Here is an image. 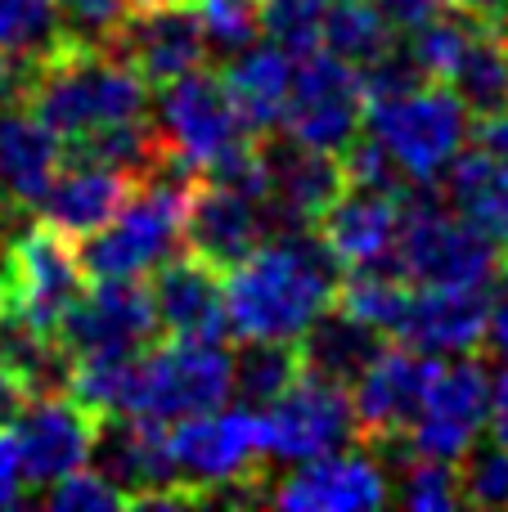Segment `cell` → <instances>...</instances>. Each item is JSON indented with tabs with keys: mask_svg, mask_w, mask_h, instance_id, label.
Listing matches in <instances>:
<instances>
[{
	"mask_svg": "<svg viewBox=\"0 0 508 512\" xmlns=\"http://www.w3.org/2000/svg\"><path fill=\"white\" fill-rule=\"evenodd\" d=\"M342 265L315 230H275L225 270V315L234 337L297 342L338 297Z\"/></svg>",
	"mask_w": 508,
	"mask_h": 512,
	"instance_id": "cell-1",
	"label": "cell"
},
{
	"mask_svg": "<svg viewBox=\"0 0 508 512\" xmlns=\"http://www.w3.org/2000/svg\"><path fill=\"white\" fill-rule=\"evenodd\" d=\"M27 108L63 140H81L149 117V81L113 45H54L41 59Z\"/></svg>",
	"mask_w": 508,
	"mask_h": 512,
	"instance_id": "cell-2",
	"label": "cell"
},
{
	"mask_svg": "<svg viewBox=\"0 0 508 512\" xmlns=\"http://www.w3.org/2000/svg\"><path fill=\"white\" fill-rule=\"evenodd\" d=\"M167 450L176 477L203 504H266L270 486H261L266 436L252 405L207 409L167 423Z\"/></svg>",
	"mask_w": 508,
	"mask_h": 512,
	"instance_id": "cell-3",
	"label": "cell"
},
{
	"mask_svg": "<svg viewBox=\"0 0 508 512\" xmlns=\"http://www.w3.org/2000/svg\"><path fill=\"white\" fill-rule=\"evenodd\" d=\"M194 185L185 167L162 162L153 176L131 189L113 221L86 234L77 261L86 279H144L158 261L180 252V221H185V194Z\"/></svg>",
	"mask_w": 508,
	"mask_h": 512,
	"instance_id": "cell-4",
	"label": "cell"
},
{
	"mask_svg": "<svg viewBox=\"0 0 508 512\" xmlns=\"http://www.w3.org/2000/svg\"><path fill=\"white\" fill-rule=\"evenodd\" d=\"M365 135L396 162L410 185H437L473 140V113L441 81H414L365 104Z\"/></svg>",
	"mask_w": 508,
	"mask_h": 512,
	"instance_id": "cell-5",
	"label": "cell"
},
{
	"mask_svg": "<svg viewBox=\"0 0 508 512\" xmlns=\"http://www.w3.org/2000/svg\"><path fill=\"white\" fill-rule=\"evenodd\" d=\"M396 265L414 288H491L504 274V248L446 207L432 185H410L396 234Z\"/></svg>",
	"mask_w": 508,
	"mask_h": 512,
	"instance_id": "cell-6",
	"label": "cell"
},
{
	"mask_svg": "<svg viewBox=\"0 0 508 512\" xmlns=\"http://www.w3.org/2000/svg\"><path fill=\"white\" fill-rule=\"evenodd\" d=\"M234 396V369L225 342H189V337H162L149 342L135 360L126 414L176 423L189 414L221 409Z\"/></svg>",
	"mask_w": 508,
	"mask_h": 512,
	"instance_id": "cell-7",
	"label": "cell"
},
{
	"mask_svg": "<svg viewBox=\"0 0 508 512\" xmlns=\"http://www.w3.org/2000/svg\"><path fill=\"white\" fill-rule=\"evenodd\" d=\"M86 270L77 261V243L68 234L50 230L45 221L14 225L0 252V288H5L9 319L54 333L77 297L86 292Z\"/></svg>",
	"mask_w": 508,
	"mask_h": 512,
	"instance_id": "cell-8",
	"label": "cell"
},
{
	"mask_svg": "<svg viewBox=\"0 0 508 512\" xmlns=\"http://www.w3.org/2000/svg\"><path fill=\"white\" fill-rule=\"evenodd\" d=\"M153 131L162 140V153L176 167H185L189 176H203L216 158H225L243 140H252L243 131L239 113H234L230 95H225L221 72H212L207 63L158 86Z\"/></svg>",
	"mask_w": 508,
	"mask_h": 512,
	"instance_id": "cell-9",
	"label": "cell"
},
{
	"mask_svg": "<svg viewBox=\"0 0 508 512\" xmlns=\"http://www.w3.org/2000/svg\"><path fill=\"white\" fill-rule=\"evenodd\" d=\"M486 409H491V369H482L477 355H450L432 369V382L423 391L419 418L410 432L387 450L396 459H432L455 468L486 432Z\"/></svg>",
	"mask_w": 508,
	"mask_h": 512,
	"instance_id": "cell-10",
	"label": "cell"
},
{
	"mask_svg": "<svg viewBox=\"0 0 508 512\" xmlns=\"http://www.w3.org/2000/svg\"><path fill=\"white\" fill-rule=\"evenodd\" d=\"M360 131H365L360 72L329 50L293 59L279 135H288L297 144H311V149H324V153H342Z\"/></svg>",
	"mask_w": 508,
	"mask_h": 512,
	"instance_id": "cell-11",
	"label": "cell"
},
{
	"mask_svg": "<svg viewBox=\"0 0 508 512\" xmlns=\"http://www.w3.org/2000/svg\"><path fill=\"white\" fill-rule=\"evenodd\" d=\"M261 414V436H266V463H306L333 450H351L356 436V414H351L347 387L315 373H297L288 391H279Z\"/></svg>",
	"mask_w": 508,
	"mask_h": 512,
	"instance_id": "cell-12",
	"label": "cell"
},
{
	"mask_svg": "<svg viewBox=\"0 0 508 512\" xmlns=\"http://www.w3.org/2000/svg\"><path fill=\"white\" fill-rule=\"evenodd\" d=\"M90 463L126 495V508H194L203 499L180 486L167 427L140 414H108L95 427Z\"/></svg>",
	"mask_w": 508,
	"mask_h": 512,
	"instance_id": "cell-13",
	"label": "cell"
},
{
	"mask_svg": "<svg viewBox=\"0 0 508 512\" xmlns=\"http://www.w3.org/2000/svg\"><path fill=\"white\" fill-rule=\"evenodd\" d=\"M432 369L437 360L405 342H392L387 337L383 346L374 351V360L351 378L347 387V400H351V414H356V436L365 445H396L410 423L419 418V405H423V391L432 382Z\"/></svg>",
	"mask_w": 508,
	"mask_h": 512,
	"instance_id": "cell-14",
	"label": "cell"
},
{
	"mask_svg": "<svg viewBox=\"0 0 508 512\" xmlns=\"http://www.w3.org/2000/svg\"><path fill=\"white\" fill-rule=\"evenodd\" d=\"M68 360L81 355H140L149 342H158L149 288L140 279H90L77 306L54 328Z\"/></svg>",
	"mask_w": 508,
	"mask_h": 512,
	"instance_id": "cell-15",
	"label": "cell"
},
{
	"mask_svg": "<svg viewBox=\"0 0 508 512\" xmlns=\"http://www.w3.org/2000/svg\"><path fill=\"white\" fill-rule=\"evenodd\" d=\"M95 427L99 418L86 405L68 396V391H41L27 396V405L14 414L9 436L18 450V468L32 490H45L50 481L68 477L72 468L90 463L95 450Z\"/></svg>",
	"mask_w": 508,
	"mask_h": 512,
	"instance_id": "cell-16",
	"label": "cell"
},
{
	"mask_svg": "<svg viewBox=\"0 0 508 512\" xmlns=\"http://www.w3.org/2000/svg\"><path fill=\"white\" fill-rule=\"evenodd\" d=\"M270 234H275V221H270L261 198L243 194L225 180L194 176L185 194V221H180V248L185 252L203 256L207 265L225 274Z\"/></svg>",
	"mask_w": 508,
	"mask_h": 512,
	"instance_id": "cell-17",
	"label": "cell"
},
{
	"mask_svg": "<svg viewBox=\"0 0 508 512\" xmlns=\"http://www.w3.org/2000/svg\"><path fill=\"white\" fill-rule=\"evenodd\" d=\"M162 337H189V342H225L230 315H225V274L194 252H171L144 274Z\"/></svg>",
	"mask_w": 508,
	"mask_h": 512,
	"instance_id": "cell-18",
	"label": "cell"
},
{
	"mask_svg": "<svg viewBox=\"0 0 508 512\" xmlns=\"http://www.w3.org/2000/svg\"><path fill=\"white\" fill-rule=\"evenodd\" d=\"M261 158H266V212L275 230H315L324 207L347 185L342 153L311 149L288 135L261 140Z\"/></svg>",
	"mask_w": 508,
	"mask_h": 512,
	"instance_id": "cell-19",
	"label": "cell"
},
{
	"mask_svg": "<svg viewBox=\"0 0 508 512\" xmlns=\"http://www.w3.org/2000/svg\"><path fill=\"white\" fill-rule=\"evenodd\" d=\"M266 504L293 512H356L392 504V472L369 454L333 450L320 459L293 463L284 481H275Z\"/></svg>",
	"mask_w": 508,
	"mask_h": 512,
	"instance_id": "cell-20",
	"label": "cell"
},
{
	"mask_svg": "<svg viewBox=\"0 0 508 512\" xmlns=\"http://www.w3.org/2000/svg\"><path fill=\"white\" fill-rule=\"evenodd\" d=\"M113 50L149 86H162V81L207 63V41L198 32L189 0H180V5H131V14L122 18L113 36Z\"/></svg>",
	"mask_w": 508,
	"mask_h": 512,
	"instance_id": "cell-21",
	"label": "cell"
},
{
	"mask_svg": "<svg viewBox=\"0 0 508 512\" xmlns=\"http://www.w3.org/2000/svg\"><path fill=\"white\" fill-rule=\"evenodd\" d=\"M410 189H374V185H342V194L324 207L315 234L338 256L342 270L351 265L396 261V234H401V207Z\"/></svg>",
	"mask_w": 508,
	"mask_h": 512,
	"instance_id": "cell-22",
	"label": "cell"
},
{
	"mask_svg": "<svg viewBox=\"0 0 508 512\" xmlns=\"http://www.w3.org/2000/svg\"><path fill=\"white\" fill-rule=\"evenodd\" d=\"M491 288H414L392 342H405L432 360L482 351L486 315H491Z\"/></svg>",
	"mask_w": 508,
	"mask_h": 512,
	"instance_id": "cell-23",
	"label": "cell"
},
{
	"mask_svg": "<svg viewBox=\"0 0 508 512\" xmlns=\"http://www.w3.org/2000/svg\"><path fill=\"white\" fill-rule=\"evenodd\" d=\"M135 185H140V180L126 176V171H117V167H99V162H72L68 158L32 212H36V221H45L50 230H59V234H68L72 243H81L104 221H113L117 207L131 198Z\"/></svg>",
	"mask_w": 508,
	"mask_h": 512,
	"instance_id": "cell-24",
	"label": "cell"
},
{
	"mask_svg": "<svg viewBox=\"0 0 508 512\" xmlns=\"http://www.w3.org/2000/svg\"><path fill=\"white\" fill-rule=\"evenodd\" d=\"M63 162H68L63 140L32 108H5L0 113V203L9 212H32Z\"/></svg>",
	"mask_w": 508,
	"mask_h": 512,
	"instance_id": "cell-25",
	"label": "cell"
},
{
	"mask_svg": "<svg viewBox=\"0 0 508 512\" xmlns=\"http://www.w3.org/2000/svg\"><path fill=\"white\" fill-rule=\"evenodd\" d=\"M288 77H293V59L275 45H248V50L230 54L221 68L225 95H230L234 113H239L243 131L252 140H270L279 135L284 122V99H288Z\"/></svg>",
	"mask_w": 508,
	"mask_h": 512,
	"instance_id": "cell-26",
	"label": "cell"
},
{
	"mask_svg": "<svg viewBox=\"0 0 508 512\" xmlns=\"http://www.w3.org/2000/svg\"><path fill=\"white\" fill-rule=\"evenodd\" d=\"M441 198L508 252V162L486 149H464L441 171Z\"/></svg>",
	"mask_w": 508,
	"mask_h": 512,
	"instance_id": "cell-27",
	"label": "cell"
},
{
	"mask_svg": "<svg viewBox=\"0 0 508 512\" xmlns=\"http://www.w3.org/2000/svg\"><path fill=\"white\" fill-rule=\"evenodd\" d=\"M441 86H450L464 99L473 122L486 113H500L508 104V41L500 27L477 23L473 32H468V41L459 45L455 63H450L446 77H441Z\"/></svg>",
	"mask_w": 508,
	"mask_h": 512,
	"instance_id": "cell-28",
	"label": "cell"
},
{
	"mask_svg": "<svg viewBox=\"0 0 508 512\" xmlns=\"http://www.w3.org/2000/svg\"><path fill=\"white\" fill-rule=\"evenodd\" d=\"M387 337L374 333V328L356 324L351 315H342L338 306H329L302 337H297V351H302V369L315 373V378H329L338 387H351L360 369L374 360V351Z\"/></svg>",
	"mask_w": 508,
	"mask_h": 512,
	"instance_id": "cell-29",
	"label": "cell"
},
{
	"mask_svg": "<svg viewBox=\"0 0 508 512\" xmlns=\"http://www.w3.org/2000/svg\"><path fill=\"white\" fill-rule=\"evenodd\" d=\"M410 292H414V283L405 279L396 261L351 265V270H342V279H338L333 306H338L342 315H351L356 324L374 328V333L396 337L405 306H410Z\"/></svg>",
	"mask_w": 508,
	"mask_h": 512,
	"instance_id": "cell-30",
	"label": "cell"
},
{
	"mask_svg": "<svg viewBox=\"0 0 508 512\" xmlns=\"http://www.w3.org/2000/svg\"><path fill=\"white\" fill-rule=\"evenodd\" d=\"M230 369H234V400L266 409L302 373V351H297V342L239 337V351H230Z\"/></svg>",
	"mask_w": 508,
	"mask_h": 512,
	"instance_id": "cell-31",
	"label": "cell"
},
{
	"mask_svg": "<svg viewBox=\"0 0 508 512\" xmlns=\"http://www.w3.org/2000/svg\"><path fill=\"white\" fill-rule=\"evenodd\" d=\"M392 45H396V32L383 23L374 0H329V5H324L320 50L338 54L342 63L365 68L369 59H378V54L392 50Z\"/></svg>",
	"mask_w": 508,
	"mask_h": 512,
	"instance_id": "cell-32",
	"label": "cell"
},
{
	"mask_svg": "<svg viewBox=\"0 0 508 512\" xmlns=\"http://www.w3.org/2000/svg\"><path fill=\"white\" fill-rule=\"evenodd\" d=\"M324 5L329 0H257V27L288 59H306L320 50Z\"/></svg>",
	"mask_w": 508,
	"mask_h": 512,
	"instance_id": "cell-33",
	"label": "cell"
},
{
	"mask_svg": "<svg viewBox=\"0 0 508 512\" xmlns=\"http://www.w3.org/2000/svg\"><path fill=\"white\" fill-rule=\"evenodd\" d=\"M198 18V32L207 41V59H230V54L257 45V0H189Z\"/></svg>",
	"mask_w": 508,
	"mask_h": 512,
	"instance_id": "cell-34",
	"label": "cell"
},
{
	"mask_svg": "<svg viewBox=\"0 0 508 512\" xmlns=\"http://www.w3.org/2000/svg\"><path fill=\"white\" fill-rule=\"evenodd\" d=\"M59 45L54 0H0V50L45 59Z\"/></svg>",
	"mask_w": 508,
	"mask_h": 512,
	"instance_id": "cell-35",
	"label": "cell"
},
{
	"mask_svg": "<svg viewBox=\"0 0 508 512\" xmlns=\"http://www.w3.org/2000/svg\"><path fill=\"white\" fill-rule=\"evenodd\" d=\"M392 499L410 512L464 508L455 468H450V463H432V459H401V477H396V486H392Z\"/></svg>",
	"mask_w": 508,
	"mask_h": 512,
	"instance_id": "cell-36",
	"label": "cell"
},
{
	"mask_svg": "<svg viewBox=\"0 0 508 512\" xmlns=\"http://www.w3.org/2000/svg\"><path fill=\"white\" fill-rule=\"evenodd\" d=\"M131 0H54L59 45H113Z\"/></svg>",
	"mask_w": 508,
	"mask_h": 512,
	"instance_id": "cell-37",
	"label": "cell"
},
{
	"mask_svg": "<svg viewBox=\"0 0 508 512\" xmlns=\"http://www.w3.org/2000/svg\"><path fill=\"white\" fill-rule=\"evenodd\" d=\"M459 499L468 508H504L508 504V450L500 441L473 445L464 459L455 463Z\"/></svg>",
	"mask_w": 508,
	"mask_h": 512,
	"instance_id": "cell-38",
	"label": "cell"
},
{
	"mask_svg": "<svg viewBox=\"0 0 508 512\" xmlns=\"http://www.w3.org/2000/svg\"><path fill=\"white\" fill-rule=\"evenodd\" d=\"M41 504L50 512H108V508H126V495L95 463H81L68 477L50 481V486L41 490Z\"/></svg>",
	"mask_w": 508,
	"mask_h": 512,
	"instance_id": "cell-39",
	"label": "cell"
},
{
	"mask_svg": "<svg viewBox=\"0 0 508 512\" xmlns=\"http://www.w3.org/2000/svg\"><path fill=\"white\" fill-rule=\"evenodd\" d=\"M374 9L383 14V23L392 27L396 36L419 32L423 23H432L437 14H446L450 0H374Z\"/></svg>",
	"mask_w": 508,
	"mask_h": 512,
	"instance_id": "cell-40",
	"label": "cell"
},
{
	"mask_svg": "<svg viewBox=\"0 0 508 512\" xmlns=\"http://www.w3.org/2000/svg\"><path fill=\"white\" fill-rule=\"evenodd\" d=\"M27 499V481L23 468H18V450L9 427H0V508H18Z\"/></svg>",
	"mask_w": 508,
	"mask_h": 512,
	"instance_id": "cell-41",
	"label": "cell"
},
{
	"mask_svg": "<svg viewBox=\"0 0 508 512\" xmlns=\"http://www.w3.org/2000/svg\"><path fill=\"white\" fill-rule=\"evenodd\" d=\"M468 144H477V149H486V153H495L500 162H508V104L500 108V113L477 117V122H473V140H468Z\"/></svg>",
	"mask_w": 508,
	"mask_h": 512,
	"instance_id": "cell-42",
	"label": "cell"
},
{
	"mask_svg": "<svg viewBox=\"0 0 508 512\" xmlns=\"http://www.w3.org/2000/svg\"><path fill=\"white\" fill-rule=\"evenodd\" d=\"M486 432L508 450V360H500V373L491 378V409H486Z\"/></svg>",
	"mask_w": 508,
	"mask_h": 512,
	"instance_id": "cell-43",
	"label": "cell"
},
{
	"mask_svg": "<svg viewBox=\"0 0 508 512\" xmlns=\"http://www.w3.org/2000/svg\"><path fill=\"white\" fill-rule=\"evenodd\" d=\"M482 351L491 355L495 364L508 360V292H504V297H491V315H486Z\"/></svg>",
	"mask_w": 508,
	"mask_h": 512,
	"instance_id": "cell-44",
	"label": "cell"
},
{
	"mask_svg": "<svg viewBox=\"0 0 508 512\" xmlns=\"http://www.w3.org/2000/svg\"><path fill=\"white\" fill-rule=\"evenodd\" d=\"M27 396H32V391H27L23 382H18V373L0 360V427L14 423V414L27 405Z\"/></svg>",
	"mask_w": 508,
	"mask_h": 512,
	"instance_id": "cell-45",
	"label": "cell"
},
{
	"mask_svg": "<svg viewBox=\"0 0 508 512\" xmlns=\"http://www.w3.org/2000/svg\"><path fill=\"white\" fill-rule=\"evenodd\" d=\"M450 5H455L459 14L477 18V23L500 27V32H508V0H450Z\"/></svg>",
	"mask_w": 508,
	"mask_h": 512,
	"instance_id": "cell-46",
	"label": "cell"
},
{
	"mask_svg": "<svg viewBox=\"0 0 508 512\" xmlns=\"http://www.w3.org/2000/svg\"><path fill=\"white\" fill-rule=\"evenodd\" d=\"M131 5H180V0H131Z\"/></svg>",
	"mask_w": 508,
	"mask_h": 512,
	"instance_id": "cell-47",
	"label": "cell"
},
{
	"mask_svg": "<svg viewBox=\"0 0 508 512\" xmlns=\"http://www.w3.org/2000/svg\"><path fill=\"white\" fill-rule=\"evenodd\" d=\"M5 315H9V306H5V288H0V324H5Z\"/></svg>",
	"mask_w": 508,
	"mask_h": 512,
	"instance_id": "cell-48",
	"label": "cell"
},
{
	"mask_svg": "<svg viewBox=\"0 0 508 512\" xmlns=\"http://www.w3.org/2000/svg\"><path fill=\"white\" fill-rule=\"evenodd\" d=\"M504 41H508V32H504Z\"/></svg>",
	"mask_w": 508,
	"mask_h": 512,
	"instance_id": "cell-49",
	"label": "cell"
}]
</instances>
